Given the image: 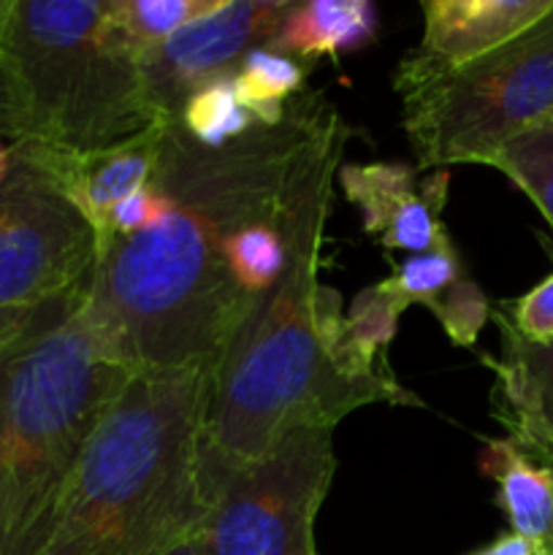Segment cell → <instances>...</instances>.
<instances>
[{
  "label": "cell",
  "mask_w": 553,
  "mask_h": 555,
  "mask_svg": "<svg viewBox=\"0 0 553 555\" xmlns=\"http://www.w3.org/2000/svg\"><path fill=\"white\" fill-rule=\"evenodd\" d=\"M43 307V304H41ZM41 307H22V309H0V352L14 345L22 334L33 325Z\"/></svg>",
  "instance_id": "cell-25"
},
{
  "label": "cell",
  "mask_w": 553,
  "mask_h": 555,
  "mask_svg": "<svg viewBox=\"0 0 553 555\" xmlns=\"http://www.w3.org/2000/svg\"><path fill=\"white\" fill-rule=\"evenodd\" d=\"M374 285L401 314L410 307H426L445 336L466 350L477 345L491 318V301L466 271L450 233L426 253L407 255L394 274Z\"/></svg>",
  "instance_id": "cell-11"
},
{
  "label": "cell",
  "mask_w": 553,
  "mask_h": 555,
  "mask_svg": "<svg viewBox=\"0 0 553 555\" xmlns=\"http://www.w3.org/2000/svg\"><path fill=\"white\" fill-rule=\"evenodd\" d=\"M380 14L369 0H307L291 3L266 49L293 60H339L377 38Z\"/></svg>",
  "instance_id": "cell-16"
},
{
  "label": "cell",
  "mask_w": 553,
  "mask_h": 555,
  "mask_svg": "<svg viewBox=\"0 0 553 555\" xmlns=\"http://www.w3.org/2000/svg\"><path fill=\"white\" fill-rule=\"evenodd\" d=\"M551 9L553 0H426L417 49L439 63H470L513 41Z\"/></svg>",
  "instance_id": "cell-14"
},
{
  "label": "cell",
  "mask_w": 553,
  "mask_h": 555,
  "mask_svg": "<svg viewBox=\"0 0 553 555\" xmlns=\"http://www.w3.org/2000/svg\"><path fill=\"white\" fill-rule=\"evenodd\" d=\"M497 312L507 320V325L520 339L531 345H553V271L524 296L499 304Z\"/></svg>",
  "instance_id": "cell-23"
},
{
  "label": "cell",
  "mask_w": 553,
  "mask_h": 555,
  "mask_svg": "<svg viewBox=\"0 0 553 555\" xmlns=\"http://www.w3.org/2000/svg\"><path fill=\"white\" fill-rule=\"evenodd\" d=\"M401 312L377 291L363 287L345 312V331L352 350L366 363H385V350L399 328Z\"/></svg>",
  "instance_id": "cell-22"
},
{
  "label": "cell",
  "mask_w": 553,
  "mask_h": 555,
  "mask_svg": "<svg viewBox=\"0 0 553 555\" xmlns=\"http://www.w3.org/2000/svg\"><path fill=\"white\" fill-rule=\"evenodd\" d=\"M529 551H531L529 542H524L520 537L504 531V534H499L493 542H488V545L477 547V551L466 555H529Z\"/></svg>",
  "instance_id": "cell-27"
},
{
  "label": "cell",
  "mask_w": 553,
  "mask_h": 555,
  "mask_svg": "<svg viewBox=\"0 0 553 555\" xmlns=\"http://www.w3.org/2000/svg\"><path fill=\"white\" fill-rule=\"evenodd\" d=\"M529 555H553V547H531Z\"/></svg>",
  "instance_id": "cell-31"
},
{
  "label": "cell",
  "mask_w": 553,
  "mask_h": 555,
  "mask_svg": "<svg viewBox=\"0 0 553 555\" xmlns=\"http://www.w3.org/2000/svg\"><path fill=\"white\" fill-rule=\"evenodd\" d=\"M488 166L504 173L540 209L553 231V117L507 141Z\"/></svg>",
  "instance_id": "cell-20"
},
{
  "label": "cell",
  "mask_w": 553,
  "mask_h": 555,
  "mask_svg": "<svg viewBox=\"0 0 553 555\" xmlns=\"http://www.w3.org/2000/svg\"><path fill=\"white\" fill-rule=\"evenodd\" d=\"M0 135H5L11 144H16V139H20L14 95H11V85H9V76H5L3 60H0Z\"/></svg>",
  "instance_id": "cell-26"
},
{
  "label": "cell",
  "mask_w": 553,
  "mask_h": 555,
  "mask_svg": "<svg viewBox=\"0 0 553 555\" xmlns=\"http://www.w3.org/2000/svg\"><path fill=\"white\" fill-rule=\"evenodd\" d=\"M81 291L43 304L0 352V555H41L81 455L133 374L92 331Z\"/></svg>",
  "instance_id": "cell-4"
},
{
  "label": "cell",
  "mask_w": 553,
  "mask_h": 555,
  "mask_svg": "<svg viewBox=\"0 0 553 555\" xmlns=\"http://www.w3.org/2000/svg\"><path fill=\"white\" fill-rule=\"evenodd\" d=\"M325 177H331V173H325ZM296 209H293V215H296ZM293 215L282 222L244 225L228 244V269H231L239 291L247 293L249 298L266 296L285 274Z\"/></svg>",
  "instance_id": "cell-18"
},
{
  "label": "cell",
  "mask_w": 553,
  "mask_h": 555,
  "mask_svg": "<svg viewBox=\"0 0 553 555\" xmlns=\"http://www.w3.org/2000/svg\"><path fill=\"white\" fill-rule=\"evenodd\" d=\"M98 236L57 179L14 144L0 188V309L41 307L79 291L95 263Z\"/></svg>",
  "instance_id": "cell-8"
},
{
  "label": "cell",
  "mask_w": 553,
  "mask_h": 555,
  "mask_svg": "<svg viewBox=\"0 0 553 555\" xmlns=\"http://www.w3.org/2000/svg\"><path fill=\"white\" fill-rule=\"evenodd\" d=\"M9 3L11 0H0V38H3V25H5V14H9Z\"/></svg>",
  "instance_id": "cell-30"
},
{
  "label": "cell",
  "mask_w": 553,
  "mask_h": 555,
  "mask_svg": "<svg viewBox=\"0 0 553 555\" xmlns=\"http://www.w3.org/2000/svg\"><path fill=\"white\" fill-rule=\"evenodd\" d=\"M163 211H166V195L150 182L144 190L128 195V198H123L119 204H114L112 209H108L106 220H103V231L98 238L136 236V233L155 225L163 217Z\"/></svg>",
  "instance_id": "cell-24"
},
{
  "label": "cell",
  "mask_w": 553,
  "mask_h": 555,
  "mask_svg": "<svg viewBox=\"0 0 553 555\" xmlns=\"http://www.w3.org/2000/svg\"><path fill=\"white\" fill-rule=\"evenodd\" d=\"M166 125L168 122L155 125V128L133 135V139H125L119 144L103 146L95 152H81V155L38 150L30 144L16 146L36 157L57 179L70 204L90 222L95 236H101L108 209L128 195L144 190L155 177Z\"/></svg>",
  "instance_id": "cell-12"
},
{
  "label": "cell",
  "mask_w": 553,
  "mask_h": 555,
  "mask_svg": "<svg viewBox=\"0 0 553 555\" xmlns=\"http://www.w3.org/2000/svg\"><path fill=\"white\" fill-rule=\"evenodd\" d=\"M334 472V428H293L206 488L195 545L204 555H320L314 520Z\"/></svg>",
  "instance_id": "cell-7"
},
{
  "label": "cell",
  "mask_w": 553,
  "mask_h": 555,
  "mask_svg": "<svg viewBox=\"0 0 553 555\" xmlns=\"http://www.w3.org/2000/svg\"><path fill=\"white\" fill-rule=\"evenodd\" d=\"M177 125L195 144L217 150V146H226L231 141L242 139L258 122L244 108V103L239 101L231 76V79H220L198 90L195 95H190Z\"/></svg>",
  "instance_id": "cell-21"
},
{
  "label": "cell",
  "mask_w": 553,
  "mask_h": 555,
  "mask_svg": "<svg viewBox=\"0 0 553 555\" xmlns=\"http://www.w3.org/2000/svg\"><path fill=\"white\" fill-rule=\"evenodd\" d=\"M394 87L421 171L488 166L507 141L553 117V9L470 63L448 65L412 49L396 65Z\"/></svg>",
  "instance_id": "cell-6"
},
{
  "label": "cell",
  "mask_w": 553,
  "mask_h": 555,
  "mask_svg": "<svg viewBox=\"0 0 553 555\" xmlns=\"http://www.w3.org/2000/svg\"><path fill=\"white\" fill-rule=\"evenodd\" d=\"M287 9L291 0H220L150 54L144 81L160 122H177L190 95L231 79L253 49L271 41Z\"/></svg>",
  "instance_id": "cell-9"
},
{
  "label": "cell",
  "mask_w": 553,
  "mask_h": 555,
  "mask_svg": "<svg viewBox=\"0 0 553 555\" xmlns=\"http://www.w3.org/2000/svg\"><path fill=\"white\" fill-rule=\"evenodd\" d=\"M166 555H204V551H201V547L195 545L193 537H188V540L179 542V545L173 547V551H168Z\"/></svg>",
  "instance_id": "cell-29"
},
{
  "label": "cell",
  "mask_w": 553,
  "mask_h": 555,
  "mask_svg": "<svg viewBox=\"0 0 553 555\" xmlns=\"http://www.w3.org/2000/svg\"><path fill=\"white\" fill-rule=\"evenodd\" d=\"M336 173L320 179L298 204L285 274L258 298L211 374L201 496L293 428H336L369 404L423 406L385 363H366L352 350L339 296L320 282Z\"/></svg>",
  "instance_id": "cell-2"
},
{
  "label": "cell",
  "mask_w": 553,
  "mask_h": 555,
  "mask_svg": "<svg viewBox=\"0 0 553 555\" xmlns=\"http://www.w3.org/2000/svg\"><path fill=\"white\" fill-rule=\"evenodd\" d=\"M217 5L220 0H108V14L125 43L144 63L168 38Z\"/></svg>",
  "instance_id": "cell-19"
},
{
  "label": "cell",
  "mask_w": 553,
  "mask_h": 555,
  "mask_svg": "<svg viewBox=\"0 0 553 555\" xmlns=\"http://www.w3.org/2000/svg\"><path fill=\"white\" fill-rule=\"evenodd\" d=\"M347 125L320 92H298L276 125L201 146L166 125L152 184L160 220L136 236L98 238L81 307L108 356L130 372H215L255 309L228 269V244L253 222H282L342 168Z\"/></svg>",
  "instance_id": "cell-1"
},
{
  "label": "cell",
  "mask_w": 553,
  "mask_h": 555,
  "mask_svg": "<svg viewBox=\"0 0 553 555\" xmlns=\"http://www.w3.org/2000/svg\"><path fill=\"white\" fill-rule=\"evenodd\" d=\"M0 60L16 144L81 155L163 125L144 63L119 36L108 0H11Z\"/></svg>",
  "instance_id": "cell-5"
},
{
  "label": "cell",
  "mask_w": 553,
  "mask_h": 555,
  "mask_svg": "<svg viewBox=\"0 0 553 555\" xmlns=\"http://www.w3.org/2000/svg\"><path fill=\"white\" fill-rule=\"evenodd\" d=\"M502 350L483 356L493 374V415L510 439L553 466V345L520 339L507 320L491 309Z\"/></svg>",
  "instance_id": "cell-13"
},
{
  "label": "cell",
  "mask_w": 553,
  "mask_h": 555,
  "mask_svg": "<svg viewBox=\"0 0 553 555\" xmlns=\"http://www.w3.org/2000/svg\"><path fill=\"white\" fill-rule=\"evenodd\" d=\"M11 168H14V144L5 135H0V188L9 179Z\"/></svg>",
  "instance_id": "cell-28"
},
{
  "label": "cell",
  "mask_w": 553,
  "mask_h": 555,
  "mask_svg": "<svg viewBox=\"0 0 553 555\" xmlns=\"http://www.w3.org/2000/svg\"><path fill=\"white\" fill-rule=\"evenodd\" d=\"M211 369L133 372L81 455L41 555H166L204 518Z\"/></svg>",
  "instance_id": "cell-3"
},
{
  "label": "cell",
  "mask_w": 553,
  "mask_h": 555,
  "mask_svg": "<svg viewBox=\"0 0 553 555\" xmlns=\"http://www.w3.org/2000/svg\"><path fill=\"white\" fill-rule=\"evenodd\" d=\"M304 79H307V68L301 60L260 47L242 60L233 74V87L255 122L271 128L285 117L287 103L298 92H304Z\"/></svg>",
  "instance_id": "cell-17"
},
{
  "label": "cell",
  "mask_w": 553,
  "mask_h": 555,
  "mask_svg": "<svg viewBox=\"0 0 553 555\" xmlns=\"http://www.w3.org/2000/svg\"><path fill=\"white\" fill-rule=\"evenodd\" d=\"M480 469L497 486V504L510 534L529 547H553V466L520 448L515 439H488Z\"/></svg>",
  "instance_id": "cell-15"
},
{
  "label": "cell",
  "mask_w": 553,
  "mask_h": 555,
  "mask_svg": "<svg viewBox=\"0 0 553 555\" xmlns=\"http://www.w3.org/2000/svg\"><path fill=\"white\" fill-rule=\"evenodd\" d=\"M342 193L361 215L366 236L385 249L426 253L448 236L450 171H421L407 163H342Z\"/></svg>",
  "instance_id": "cell-10"
}]
</instances>
